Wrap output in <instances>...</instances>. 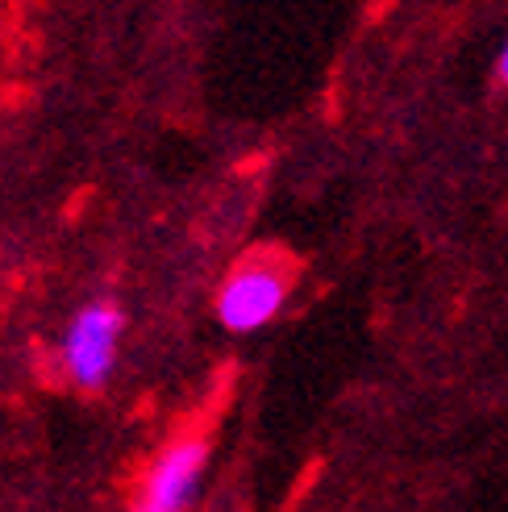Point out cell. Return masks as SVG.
Listing matches in <instances>:
<instances>
[{
    "label": "cell",
    "mask_w": 508,
    "mask_h": 512,
    "mask_svg": "<svg viewBox=\"0 0 508 512\" xmlns=\"http://www.w3.org/2000/svg\"><path fill=\"white\" fill-rule=\"evenodd\" d=\"M117 342H121V313L113 304L96 300L88 309L75 313L63 338V367L80 388H105L113 363H117Z\"/></svg>",
    "instance_id": "obj_1"
},
{
    "label": "cell",
    "mask_w": 508,
    "mask_h": 512,
    "mask_svg": "<svg viewBox=\"0 0 508 512\" xmlns=\"http://www.w3.org/2000/svg\"><path fill=\"white\" fill-rule=\"evenodd\" d=\"M288 296V279L267 263H246L242 271H234L221 284L217 296V317L230 334H254L267 321H275V313L284 309Z\"/></svg>",
    "instance_id": "obj_2"
},
{
    "label": "cell",
    "mask_w": 508,
    "mask_h": 512,
    "mask_svg": "<svg viewBox=\"0 0 508 512\" xmlns=\"http://www.w3.org/2000/svg\"><path fill=\"white\" fill-rule=\"evenodd\" d=\"M205 458H209V446L200 438H184V442L167 446L155 458V467L146 471L138 508H146V512H180L192 500L200 475H205Z\"/></svg>",
    "instance_id": "obj_3"
},
{
    "label": "cell",
    "mask_w": 508,
    "mask_h": 512,
    "mask_svg": "<svg viewBox=\"0 0 508 512\" xmlns=\"http://www.w3.org/2000/svg\"><path fill=\"white\" fill-rule=\"evenodd\" d=\"M500 80L508 84V46H504V55H500Z\"/></svg>",
    "instance_id": "obj_4"
}]
</instances>
